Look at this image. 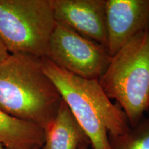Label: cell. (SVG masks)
<instances>
[{
  "label": "cell",
  "mask_w": 149,
  "mask_h": 149,
  "mask_svg": "<svg viewBox=\"0 0 149 149\" xmlns=\"http://www.w3.org/2000/svg\"><path fill=\"white\" fill-rule=\"evenodd\" d=\"M0 149H6V148H4V147H3L2 145H1L0 144Z\"/></svg>",
  "instance_id": "4fadbf2b"
},
{
  "label": "cell",
  "mask_w": 149,
  "mask_h": 149,
  "mask_svg": "<svg viewBox=\"0 0 149 149\" xmlns=\"http://www.w3.org/2000/svg\"><path fill=\"white\" fill-rule=\"evenodd\" d=\"M106 2L107 0H53L55 22L107 47Z\"/></svg>",
  "instance_id": "8992f818"
},
{
  "label": "cell",
  "mask_w": 149,
  "mask_h": 149,
  "mask_svg": "<svg viewBox=\"0 0 149 149\" xmlns=\"http://www.w3.org/2000/svg\"><path fill=\"white\" fill-rule=\"evenodd\" d=\"M91 142L66 104L61 102L51 125L45 130V141L42 149H79Z\"/></svg>",
  "instance_id": "ba28073f"
},
{
  "label": "cell",
  "mask_w": 149,
  "mask_h": 149,
  "mask_svg": "<svg viewBox=\"0 0 149 149\" xmlns=\"http://www.w3.org/2000/svg\"><path fill=\"white\" fill-rule=\"evenodd\" d=\"M47 58L74 75L99 80L111 56L105 46L57 24L50 40Z\"/></svg>",
  "instance_id": "5b68a950"
},
{
  "label": "cell",
  "mask_w": 149,
  "mask_h": 149,
  "mask_svg": "<svg viewBox=\"0 0 149 149\" xmlns=\"http://www.w3.org/2000/svg\"><path fill=\"white\" fill-rule=\"evenodd\" d=\"M9 55H10V53H8L5 46L3 45L2 42L0 40V62L6 59Z\"/></svg>",
  "instance_id": "8fae6325"
},
{
  "label": "cell",
  "mask_w": 149,
  "mask_h": 149,
  "mask_svg": "<svg viewBox=\"0 0 149 149\" xmlns=\"http://www.w3.org/2000/svg\"><path fill=\"white\" fill-rule=\"evenodd\" d=\"M99 81L109 98L122 108L130 127L144 118L149 110V29L111 56Z\"/></svg>",
  "instance_id": "3957f363"
},
{
  "label": "cell",
  "mask_w": 149,
  "mask_h": 149,
  "mask_svg": "<svg viewBox=\"0 0 149 149\" xmlns=\"http://www.w3.org/2000/svg\"><path fill=\"white\" fill-rule=\"evenodd\" d=\"M107 50L113 56L132 37L149 29V0H107Z\"/></svg>",
  "instance_id": "52a82bcc"
},
{
  "label": "cell",
  "mask_w": 149,
  "mask_h": 149,
  "mask_svg": "<svg viewBox=\"0 0 149 149\" xmlns=\"http://www.w3.org/2000/svg\"><path fill=\"white\" fill-rule=\"evenodd\" d=\"M62 98L42 68L41 58L10 54L0 62V109L45 130L57 114Z\"/></svg>",
  "instance_id": "6da1fadb"
},
{
  "label": "cell",
  "mask_w": 149,
  "mask_h": 149,
  "mask_svg": "<svg viewBox=\"0 0 149 149\" xmlns=\"http://www.w3.org/2000/svg\"><path fill=\"white\" fill-rule=\"evenodd\" d=\"M89 145H82V146H80V148L79 149H89Z\"/></svg>",
  "instance_id": "7c38bea8"
},
{
  "label": "cell",
  "mask_w": 149,
  "mask_h": 149,
  "mask_svg": "<svg viewBox=\"0 0 149 149\" xmlns=\"http://www.w3.org/2000/svg\"><path fill=\"white\" fill-rule=\"evenodd\" d=\"M42 68L91 142L92 149H110L109 135L125 133L130 128L118 104H113L98 79L78 77L41 58Z\"/></svg>",
  "instance_id": "7a4b0ae2"
},
{
  "label": "cell",
  "mask_w": 149,
  "mask_h": 149,
  "mask_svg": "<svg viewBox=\"0 0 149 149\" xmlns=\"http://www.w3.org/2000/svg\"><path fill=\"white\" fill-rule=\"evenodd\" d=\"M56 24L53 0H0V40L10 54L47 57Z\"/></svg>",
  "instance_id": "277c9868"
},
{
  "label": "cell",
  "mask_w": 149,
  "mask_h": 149,
  "mask_svg": "<svg viewBox=\"0 0 149 149\" xmlns=\"http://www.w3.org/2000/svg\"><path fill=\"white\" fill-rule=\"evenodd\" d=\"M110 149H149V117L143 118L125 133L109 135Z\"/></svg>",
  "instance_id": "30bf717a"
},
{
  "label": "cell",
  "mask_w": 149,
  "mask_h": 149,
  "mask_svg": "<svg viewBox=\"0 0 149 149\" xmlns=\"http://www.w3.org/2000/svg\"><path fill=\"white\" fill-rule=\"evenodd\" d=\"M45 130L36 124L19 120L0 109V144L6 149H42Z\"/></svg>",
  "instance_id": "9c48e42d"
}]
</instances>
